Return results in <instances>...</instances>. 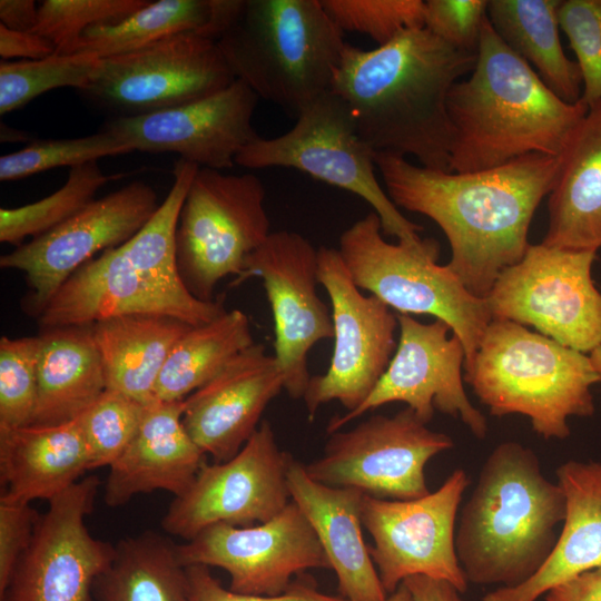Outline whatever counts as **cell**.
I'll return each instance as SVG.
<instances>
[{
    "mask_svg": "<svg viewBox=\"0 0 601 601\" xmlns=\"http://www.w3.org/2000/svg\"><path fill=\"white\" fill-rule=\"evenodd\" d=\"M99 58L86 55H53L39 60L0 62V114L14 111L38 96L57 88L82 90Z\"/></svg>",
    "mask_w": 601,
    "mask_h": 601,
    "instance_id": "obj_36",
    "label": "cell"
},
{
    "mask_svg": "<svg viewBox=\"0 0 601 601\" xmlns=\"http://www.w3.org/2000/svg\"><path fill=\"white\" fill-rule=\"evenodd\" d=\"M289 457L278 447L272 424L262 421L235 456L201 466L170 503L161 520L164 531L188 541L214 524L246 528L273 519L290 502Z\"/></svg>",
    "mask_w": 601,
    "mask_h": 601,
    "instance_id": "obj_16",
    "label": "cell"
},
{
    "mask_svg": "<svg viewBox=\"0 0 601 601\" xmlns=\"http://www.w3.org/2000/svg\"><path fill=\"white\" fill-rule=\"evenodd\" d=\"M131 151L130 146L107 130L79 138L36 140L0 157V180H18L58 167L73 168Z\"/></svg>",
    "mask_w": 601,
    "mask_h": 601,
    "instance_id": "obj_37",
    "label": "cell"
},
{
    "mask_svg": "<svg viewBox=\"0 0 601 601\" xmlns=\"http://www.w3.org/2000/svg\"><path fill=\"white\" fill-rule=\"evenodd\" d=\"M148 0H45L38 6L33 32L49 39L59 53L85 30L122 20Z\"/></svg>",
    "mask_w": 601,
    "mask_h": 601,
    "instance_id": "obj_41",
    "label": "cell"
},
{
    "mask_svg": "<svg viewBox=\"0 0 601 601\" xmlns=\"http://www.w3.org/2000/svg\"><path fill=\"white\" fill-rule=\"evenodd\" d=\"M287 132L258 136L236 157L249 169L294 168L364 199L378 216L382 231L398 242L417 243L423 226L408 220L381 187L375 152L359 137L347 105L328 90L305 106Z\"/></svg>",
    "mask_w": 601,
    "mask_h": 601,
    "instance_id": "obj_9",
    "label": "cell"
},
{
    "mask_svg": "<svg viewBox=\"0 0 601 601\" xmlns=\"http://www.w3.org/2000/svg\"><path fill=\"white\" fill-rule=\"evenodd\" d=\"M375 164L394 205L439 225L451 247L446 265L471 294L486 298L501 272L525 255L561 156L529 154L472 173L434 170L388 154H375Z\"/></svg>",
    "mask_w": 601,
    "mask_h": 601,
    "instance_id": "obj_1",
    "label": "cell"
},
{
    "mask_svg": "<svg viewBox=\"0 0 601 601\" xmlns=\"http://www.w3.org/2000/svg\"><path fill=\"white\" fill-rule=\"evenodd\" d=\"M39 516L30 503L0 500V598L32 540Z\"/></svg>",
    "mask_w": 601,
    "mask_h": 601,
    "instance_id": "obj_44",
    "label": "cell"
},
{
    "mask_svg": "<svg viewBox=\"0 0 601 601\" xmlns=\"http://www.w3.org/2000/svg\"><path fill=\"white\" fill-rule=\"evenodd\" d=\"M198 168L176 161L171 188L150 220L122 245L79 267L58 288L37 318L41 331L127 314L167 315L200 325L227 311L223 297L211 302L194 297L177 267L178 217Z\"/></svg>",
    "mask_w": 601,
    "mask_h": 601,
    "instance_id": "obj_4",
    "label": "cell"
},
{
    "mask_svg": "<svg viewBox=\"0 0 601 601\" xmlns=\"http://www.w3.org/2000/svg\"><path fill=\"white\" fill-rule=\"evenodd\" d=\"M454 446L445 433L427 427L410 407L373 415L347 431L329 434L323 454L305 465L313 480L353 487L384 500L427 495L425 466Z\"/></svg>",
    "mask_w": 601,
    "mask_h": 601,
    "instance_id": "obj_12",
    "label": "cell"
},
{
    "mask_svg": "<svg viewBox=\"0 0 601 601\" xmlns=\"http://www.w3.org/2000/svg\"><path fill=\"white\" fill-rule=\"evenodd\" d=\"M476 62L426 28L408 29L365 50L346 43L331 90L347 105L356 130L375 154L414 156L451 171V88Z\"/></svg>",
    "mask_w": 601,
    "mask_h": 601,
    "instance_id": "obj_2",
    "label": "cell"
},
{
    "mask_svg": "<svg viewBox=\"0 0 601 601\" xmlns=\"http://www.w3.org/2000/svg\"><path fill=\"white\" fill-rule=\"evenodd\" d=\"M284 385L276 357L266 353L264 344L254 343L184 400L183 424L214 462L228 461L256 432L265 408Z\"/></svg>",
    "mask_w": 601,
    "mask_h": 601,
    "instance_id": "obj_23",
    "label": "cell"
},
{
    "mask_svg": "<svg viewBox=\"0 0 601 601\" xmlns=\"http://www.w3.org/2000/svg\"><path fill=\"white\" fill-rule=\"evenodd\" d=\"M176 553L184 566L225 570L231 591L255 595H279L290 587L294 575L309 569H331L311 523L292 500L260 524L210 525L176 544Z\"/></svg>",
    "mask_w": 601,
    "mask_h": 601,
    "instance_id": "obj_21",
    "label": "cell"
},
{
    "mask_svg": "<svg viewBox=\"0 0 601 601\" xmlns=\"http://www.w3.org/2000/svg\"><path fill=\"white\" fill-rule=\"evenodd\" d=\"M258 96L242 80L207 97L149 114L106 122L134 150L176 152L199 168H231L258 135L252 125Z\"/></svg>",
    "mask_w": 601,
    "mask_h": 601,
    "instance_id": "obj_22",
    "label": "cell"
},
{
    "mask_svg": "<svg viewBox=\"0 0 601 601\" xmlns=\"http://www.w3.org/2000/svg\"><path fill=\"white\" fill-rule=\"evenodd\" d=\"M545 601H601V566L551 589Z\"/></svg>",
    "mask_w": 601,
    "mask_h": 601,
    "instance_id": "obj_47",
    "label": "cell"
},
{
    "mask_svg": "<svg viewBox=\"0 0 601 601\" xmlns=\"http://www.w3.org/2000/svg\"><path fill=\"white\" fill-rule=\"evenodd\" d=\"M469 477L456 469L434 492L413 500L364 494L362 525L371 534L372 561L387 594L413 575L444 580L464 593L469 587L455 548L456 519Z\"/></svg>",
    "mask_w": 601,
    "mask_h": 601,
    "instance_id": "obj_15",
    "label": "cell"
},
{
    "mask_svg": "<svg viewBox=\"0 0 601 601\" xmlns=\"http://www.w3.org/2000/svg\"><path fill=\"white\" fill-rule=\"evenodd\" d=\"M398 342L394 355L368 397L354 411L335 415L327 433L366 412L393 402L407 405L424 423L435 411L459 418L477 439L487 434V421L469 400L463 386L465 351L450 326L435 319L422 323L408 314H398Z\"/></svg>",
    "mask_w": 601,
    "mask_h": 601,
    "instance_id": "obj_18",
    "label": "cell"
},
{
    "mask_svg": "<svg viewBox=\"0 0 601 601\" xmlns=\"http://www.w3.org/2000/svg\"><path fill=\"white\" fill-rule=\"evenodd\" d=\"M318 284L331 300L334 349L325 374L312 376L304 402L312 421L325 403L356 410L385 373L396 349L397 315L354 284L338 249L318 248Z\"/></svg>",
    "mask_w": 601,
    "mask_h": 601,
    "instance_id": "obj_13",
    "label": "cell"
},
{
    "mask_svg": "<svg viewBox=\"0 0 601 601\" xmlns=\"http://www.w3.org/2000/svg\"><path fill=\"white\" fill-rule=\"evenodd\" d=\"M561 0H489L487 19L502 41L524 59L562 100L582 96L577 61L568 58L559 36Z\"/></svg>",
    "mask_w": 601,
    "mask_h": 601,
    "instance_id": "obj_31",
    "label": "cell"
},
{
    "mask_svg": "<svg viewBox=\"0 0 601 601\" xmlns=\"http://www.w3.org/2000/svg\"><path fill=\"white\" fill-rule=\"evenodd\" d=\"M90 470L77 420L51 426L0 427V500L30 503L59 495Z\"/></svg>",
    "mask_w": 601,
    "mask_h": 601,
    "instance_id": "obj_27",
    "label": "cell"
},
{
    "mask_svg": "<svg viewBox=\"0 0 601 601\" xmlns=\"http://www.w3.org/2000/svg\"><path fill=\"white\" fill-rule=\"evenodd\" d=\"M487 0H427L424 28L447 45L477 52L481 30L487 18Z\"/></svg>",
    "mask_w": 601,
    "mask_h": 601,
    "instance_id": "obj_43",
    "label": "cell"
},
{
    "mask_svg": "<svg viewBox=\"0 0 601 601\" xmlns=\"http://www.w3.org/2000/svg\"><path fill=\"white\" fill-rule=\"evenodd\" d=\"M589 357L591 359V363L595 370V372L599 375L600 383H601V345H599L597 348H594L590 354Z\"/></svg>",
    "mask_w": 601,
    "mask_h": 601,
    "instance_id": "obj_51",
    "label": "cell"
},
{
    "mask_svg": "<svg viewBox=\"0 0 601 601\" xmlns=\"http://www.w3.org/2000/svg\"><path fill=\"white\" fill-rule=\"evenodd\" d=\"M555 475L565 496V516L549 559L524 583L496 588L482 601H538L554 587L601 566V462L570 460Z\"/></svg>",
    "mask_w": 601,
    "mask_h": 601,
    "instance_id": "obj_26",
    "label": "cell"
},
{
    "mask_svg": "<svg viewBox=\"0 0 601 601\" xmlns=\"http://www.w3.org/2000/svg\"><path fill=\"white\" fill-rule=\"evenodd\" d=\"M317 272L318 248L298 233L279 230L247 257L231 283L263 280L274 318L273 355L284 374V388L295 400L304 397L312 377V347L334 336L332 312L317 294Z\"/></svg>",
    "mask_w": 601,
    "mask_h": 601,
    "instance_id": "obj_19",
    "label": "cell"
},
{
    "mask_svg": "<svg viewBox=\"0 0 601 601\" xmlns=\"http://www.w3.org/2000/svg\"><path fill=\"white\" fill-rule=\"evenodd\" d=\"M38 6L33 0H1L0 24L16 31H33Z\"/></svg>",
    "mask_w": 601,
    "mask_h": 601,
    "instance_id": "obj_49",
    "label": "cell"
},
{
    "mask_svg": "<svg viewBox=\"0 0 601 601\" xmlns=\"http://www.w3.org/2000/svg\"><path fill=\"white\" fill-rule=\"evenodd\" d=\"M559 24L575 53L582 77L581 101L601 105V0L561 1Z\"/></svg>",
    "mask_w": 601,
    "mask_h": 601,
    "instance_id": "obj_42",
    "label": "cell"
},
{
    "mask_svg": "<svg viewBox=\"0 0 601 601\" xmlns=\"http://www.w3.org/2000/svg\"><path fill=\"white\" fill-rule=\"evenodd\" d=\"M190 326L176 317L157 314H127L91 324L106 388L142 404L154 402L162 366Z\"/></svg>",
    "mask_w": 601,
    "mask_h": 601,
    "instance_id": "obj_29",
    "label": "cell"
},
{
    "mask_svg": "<svg viewBox=\"0 0 601 601\" xmlns=\"http://www.w3.org/2000/svg\"><path fill=\"white\" fill-rule=\"evenodd\" d=\"M247 315L226 311L193 325L173 346L158 377L155 397L185 400L215 377L235 356L254 344Z\"/></svg>",
    "mask_w": 601,
    "mask_h": 601,
    "instance_id": "obj_34",
    "label": "cell"
},
{
    "mask_svg": "<svg viewBox=\"0 0 601 601\" xmlns=\"http://www.w3.org/2000/svg\"><path fill=\"white\" fill-rule=\"evenodd\" d=\"M99 485L90 475L49 501L0 601H93L95 581L115 556V545L86 525Z\"/></svg>",
    "mask_w": 601,
    "mask_h": 601,
    "instance_id": "obj_20",
    "label": "cell"
},
{
    "mask_svg": "<svg viewBox=\"0 0 601 601\" xmlns=\"http://www.w3.org/2000/svg\"><path fill=\"white\" fill-rule=\"evenodd\" d=\"M344 33L357 32L383 46L408 29L424 28L425 1L422 0H321Z\"/></svg>",
    "mask_w": 601,
    "mask_h": 601,
    "instance_id": "obj_40",
    "label": "cell"
},
{
    "mask_svg": "<svg viewBox=\"0 0 601 601\" xmlns=\"http://www.w3.org/2000/svg\"><path fill=\"white\" fill-rule=\"evenodd\" d=\"M189 593L188 601H347L317 590L314 585L293 582L279 595L245 594L225 589L205 565L186 566Z\"/></svg>",
    "mask_w": 601,
    "mask_h": 601,
    "instance_id": "obj_45",
    "label": "cell"
},
{
    "mask_svg": "<svg viewBox=\"0 0 601 601\" xmlns=\"http://www.w3.org/2000/svg\"><path fill=\"white\" fill-rule=\"evenodd\" d=\"M157 193L135 180L99 199L52 230L0 257V267L22 272L30 292L23 309L38 318L58 288L82 265L134 237L154 216Z\"/></svg>",
    "mask_w": 601,
    "mask_h": 601,
    "instance_id": "obj_17",
    "label": "cell"
},
{
    "mask_svg": "<svg viewBox=\"0 0 601 601\" xmlns=\"http://www.w3.org/2000/svg\"><path fill=\"white\" fill-rule=\"evenodd\" d=\"M290 500L311 523L334 570L338 590L347 601H384L388 595L362 534L364 493L331 486L308 476L305 465L292 455L287 464Z\"/></svg>",
    "mask_w": 601,
    "mask_h": 601,
    "instance_id": "obj_25",
    "label": "cell"
},
{
    "mask_svg": "<svg viewBox=\"0 0 601 601\" xmlns=\"http://www.w3.org/2000/svg\"><path fill=\"white\" fill-rule=\"evenodd\" d=\"M594 250L530 245L504 268L486 299L492 319L532 326L555 342L590 354L601 345V292L592 279Z\"/></svg>",
    "mask_w": 601,
    "mask_h": 601,
    "instance_id": "obj_11",
    "label": "cell"
},
{
    "mask_svg": "<svg viewBox=\"0 0 601 601\" xmlns=\"http://www.w3.org/2000/svg\"><path fill=\"white\" fill-rule=\"evenodd\" d=\"M217 43L236 79L295 116L331 90L346 46L321 0H243Z\"/></svg>",
    "mask_w": 601,
    "mask_h": 601,
    "instance_id": "obj_7",
    "label": "cell"
},
{
    "mask_svg": "<svg viewBox=\"0 0 601 601\" xmlns=\"http://www.w3.org/2000/svg\"><path fill=\"white\" fill-rule=\"evenodd\" d=\"M56 46L33 31H16L0 24V56L2 60H39L56 55Z\"/></svg>",
    "mask_w": 601,
    "mask_h": 601,
    "instance_id": "obj_46",
    "label": "cell"
},
{
    "mask_svg": "<svg viewBox=\"0 0 601 601\" xmlns=\"http://www.w3.org/2000/svg\"><path fill=\"white\" fill-rule=\"evenodd\" d=\"M263 181L253 174L198 168L181 206L176 259L187 290L214 300L218 283L238 277L247 257L269 236Z\"/></svg>",
    "mask_w": 601,
    "mask_h": 601,
    "instance_id": "obj_10",
    "label": "cell"
},
{
    "mask_svg": "<svg viewBox=\"0 0 601 601\" xmlns=\"http://www.w3.org/2000/svg\"><path fill=\"white\" fill-rule=\"evenodd\" d=\"M564 516V493L543 474L535 452L515 441L496 445L455 532L467 582L514 588L528 581L553 551Z\"/></svg>",
    "mask_w": 601,
    "mask_h": 601,
    "instance_id": "obj_5",
    "label": "cell"
},
{
    "mask_svg": "<svg viewBox=\"0 0 601 601\" xmlns=\"http://www.w3.org/2000/svg\"><path fill=\"white\" fill-rule=\"evenodd\" d=\"M588 110L581 100L558 97L486 18L475 66L447 96L451 171L490 169L535 152L561 156Z\"/></svg>",
    "mask_w": 601,
    "mask_h": 601,
    "instance_id": "obj_3",
    "label": "cell"
},
{
    "mask_svg": "<svg viewBox=\"0 0 601 601\" xmlns=\"http://www.w3.org/2000/svg\"><path fill=\"white\" fill-rule=\"evenodd\" d=\"M147 404L106 388L76 420L90 456V470L110 466L135 437Z\"/></svg>",
    "mask_w": 601,
    "mask_h": 601,
    "instance_id": "obj_38",
    "label": "cell"
},
{
    "mask_svg": "<svg viewBox=\"0 0 601 601\" xmlns=\"http://www.w3.org/2000/svg\"><path fill=\"white\" fill-rule=\"evenodd\" d=\"M384 601H412L407 588L402 583L393 593L388 594Z\"/></svg>",
    "mask_w": 601,
    "mask_h": 601,
    "instance_id": "obj_50",
    "label": "cell"
},
{
    "mask_svg": "<svg viewBox=\"0 0 601 601\" xmlns=\"http://www.w3.org/2000/svg\"><path fill=\"white\" fill-rule=\"evenodd\" d=\"M40 335L0 339V427L31 423L38 391Z\"/></svg>",
    "mask_w": 601,
    "mask_h": 601,
    "instance_id": "obj_39",
    "label": "cell"
},
{
    "mask_svg": "<svg viewBox=\"0 0 601 601\" xmlns=\"http://www.w3.org/2000/svg\"><path fill=\"white\" fill-rule=\"evenodd\" d=\"M235 80L216 39L186 32L132 52L99 59L80 92L127 117L207 97Z\"/></svg>",
    "mask_w": 601,
    "mask_h": 601,
    "instance_id": "obj_14",
    "label": "cell"
},
{
    "mask_svg": "<svg viewBox=\"0 0 601 601\" xmlns=\"http://www.w3.org/2000/svg\"><path fill=\"white\" fill-rule=\"evenodd\" d=\"M548 210L544 245L601 249V105L588 110L562 152Z\"/></svg>",
    "mask_w": 601,
    "mask_h": 601,
    "instance_id": "obj_28",
    "label": "cell"
},
{
    "mask_svg": "<svg viewBox=\"0 0 601 601\" xmlns=\"http://www.w3.org/2000/svg\"><path fill=\"white\" fill-rule=\"evenodd\" d=\"M378 216L371 211L349 226L337 248L354 284L400 314H427L445 322L471 366L492 321L485 298L471 294L447 265H439L440 244L388 243Z\"/></svg>",
    "mask_w": 601,
    "mask_h": 601,
    "instance_id": "obj_8",
    "label": "cell"
},
{
    "mask_svg": "<svg viewBox=\"0 0 601 601\" xmlns=\"http://www.w3.org/2000/svg\"><path fill=\"white\" fill-rule=\"evenodd\" d=\"M216 0L149 1L127 18L93 26L56 55H86L99 59L132 52L165 38L198 32L214 38Z\"/></svg>",
    "mask_w": 601,
    "mask_h": 601,
    "instance_id": "obj_33",
    "label": "cell"
},
{
    "mask_svg": "<svg viewBox=\"0 0 601 601\" xmlns=\"http://www.w3.org/2000/svg\"><path fill=\"white\" fill-rule=\"evenodd\" d=\"M186 566L176 544L154 532L120 540L108 568L96 579V601H188Z\"/></svg>",
    "mask_w": 601,
    "mask_h": 601,
    "instance_id": "obj_32",
    "label": "cell"
},
{
    "mask_svg": "<svg viewBox=\"0 0 601 601\" xmlns=\"http://www.w3.org/2000/svg\"><path fill=\"white\" fill-rule=\"evenodd\" d=\"M114 176L97 161L70 168L63 186L51 195L16 208L0 209V242L18 247L27 237H39L72 217L95 198Z\"/></svg>",
    "mask_w": 601,
    "mask_h": 601,
    "instance_id": "obj_35",
    "label": "cell"
},
{
    "mask_svg": "<svg viewBox=\"0 0 601 601\" xmlns=\"http://www.w3.org/2000/svg\"><path fill=\"white\" fill-rule=\"evenodd\" d=\"M37 402L29 425L75 421L106 390L91 325L40 332Z\"/></svg>",
    "mask_w": 601,
    "mask_h": 601,
    "instance_id": "obj_30",
    "label": "cell"
},
{
    "mask_svg": "<svg viewBox=\"0 0 601 601\" xmlns=\"http://www.w3.org/2000/svg\"><path fill=\"white\" fill-rule=\"evenodd\" d=\"M184 400L147 404L141 424L124 453L109 466L105 502L117 508L157 490L181 495L206 463L205 453L183 424Z\"/></svg>",
    "mask_w": 601,
    "mask_h": 601,
    "instance_id": "obj_24",
    "label": "cell"
},
{
    "mask_svg": "<svg viewBox=\"0 0 601 601\" xmlns=\"http://www.w3.org/2000/svg\"><path fill=\"white\" fill-rule=\"evenodd\" d=\"M464 371L491 415H524L545 440L566 439L568 420L595 410L591 386L600 378L589 355L512 321H491Z\"/></svg>",
    "mask_w": 601,
    "mask_h": 601,
    "instance_id": "obj_6",
    "label": "cell"
},
{
    "mask_svg": "<svg viewBox=\"0 0 601 601\" xmlns=\"http://www.w3.org/2000/svg\"><path fill=\"white\" fill-rule=\"evenodd\" d=\"M402 583L410 591L412 601H465L463 593L444 580L413 575Z\"/></svg>",
    "mask_w": 601,
    "mask_h": 601,
    "instance_id": "obj_48",
    "label": "cell"
}]
</instances>
